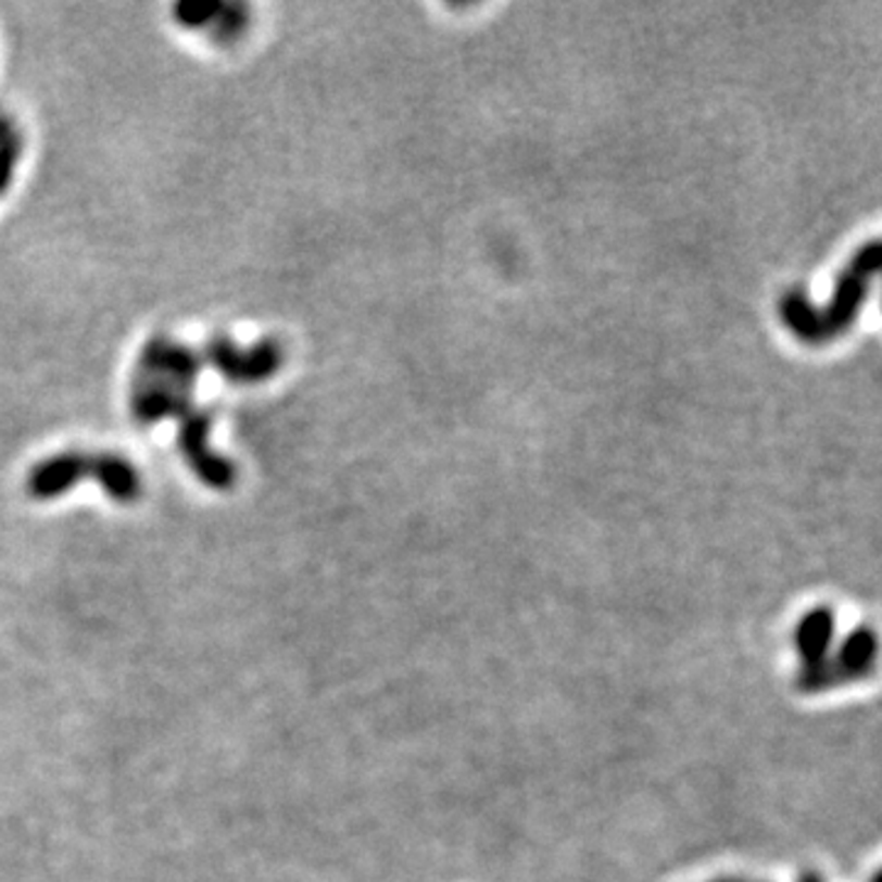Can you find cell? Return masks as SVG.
<instances>
[{
	"instance_id": "cell-2",
	"label": "cell",
	"mask_w": 882,
	"mask_h": 882,
	"mask_svg": "<svg viewBox=\"0 0 882 882\" xmlns=\"http://www.w3.org/2000/svg\"><path fill=\"white\" fill-rule=\"evenodd\" d=\"M204 366L214 368L231 386H255L280 373L285 363V349L277 339H261L253 346H238L226 333H216L201 351Z\"/></svg>"
},
{
	"instance_id": "cell-6",
	"label": "cell",
	"mask_w": 882,
	"mask_h": 882,
	"mask_svg": "<svg viewBox=\"0 0 882 882\" xmlns=\"http://www.w3.org/2000/svg\"><path fill=\"white\" fill-rule=\"evenodd\" d=\"M23 158V133L17 130L15 121L3 113L0 116V199L11 189L15 167Z\"/></svg>"
},
{
	"instance_id": "cell-8",
	"label": "cell",
	"mask_w": 882,
	"mask_h": 882,
	"mask_svg": "<svg viewBox=\"0 0 882 882\" xmlns=\"http://www.w3.org/2000/svg\"><path fill=\"white\" fill-rule=\"evenodd\" d=\"M248 23H251V13H248V8L243 3H224L216 23L211 25V30H214L216 42L226 45L236 42L238 37L245 33Z\"/></svg>"
},
{
	"instance_id": "cell-3",
	"label": "cell",
	"mask_w": 882,
	"mask_h": 882,
	"mask_svg": "<svg viewBox=\"0 0 882 882\" xmlns=\"http://www.w3.org/2000/svg\"><path fill=\"white\" fill-rule=\"evenodd\" d=\"M177 449L189 471L199 478L211 491L226 493L238 483V471L231 458L220 456L211 449V427H214V415L211 410L194 405L185 412L179 419Z\"/></svg>"
},
{
	"instance_id": "cell-7",
	"label": "cell",
	"mask_w": 882,
	"mask_h": 882,
	"mask_svg": "<svg viewBox=\"0 0 882 882\" xmlns=\"http://www.w3.org/2000/svg\"><path fill=\"white\" fill-rule=\"evenodd\" d=\"M220 8H224L220 0H181L172 8V17L185 30H201L216 23Z\"/></svg>"
},
{
	"instance_id": "cell-5",
	"label": "cell",
	"mask_w": 882,
	"mask_h": 882,
	"mask_svg": "<svg viewBox=\"0 0 882 882\" xmlns=\"http://www.w3.org/2000/svg\"><path fill=\"white\" fill-rule=\"evenodd\" d=\"M93 481L101 486V491L121 505H133L142 495V476L133 462L126 456L101 452L96 454Z\"/></svg>"
},
{
	"instance_id": "cell-4",
	"label": "cell",
	"mask_w": 882,
	"mask_h": 882,
	"mask_svg": "<svg viewBox=\"0 0 882 882\" xmlns=\"http://www.w3.org/2000/svg\"><path fill=\"white\" fill-rule=\"evenodd\" d=\"M96 471V454H84V452H60L42 458L40 464H35L27 474V495L35 497V501H54V497L66 495L76 483L81 481H93Z\"/></svg>"
},
{
	"instance_id": "cell-1",
	"label": "cell",
	"mask_w": 882,
	"mask_h": 882,
	"mask_svg": "<svg viewBox=\"0 0 882 882\" xmlns=\"http://www.w3.org/2000/svg\"><path fill=\"white\" fill-rule=\"evenodd\" d=\"M878 241L860 248L853 257L848 273L839 280L836 297H833V304L827 312H817L807 300L792 294L782 302L784 322L790 324L792 331H797V337L807 341H829L839 337V331L846 329L853 316H856L860 302L866 300L868 282L878 273Z\"/></svg>"
}]
</instances>
